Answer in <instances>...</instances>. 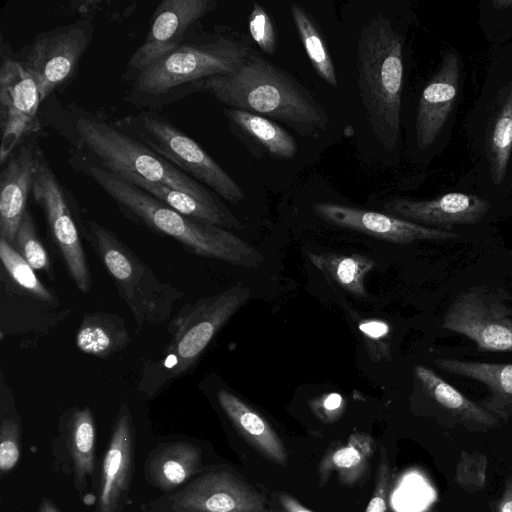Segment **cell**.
<instances>
[{
    "mask_svg": "<svg viewBox=\"0 0 512 512\" xmlns=\"http://www.w3.org/2000/svg\"><path fill=\"white\" fill-rule=\"evenodd\" d=\"M46 119L68 143L73 169L95 167L116 175H136L208 204H223L210 189L96 113L75 103H55L47 109Z\"/></svg>",
    "mask_w": 512,
    "mask_h": 512,
    "instance_id": "1",
    "label": "cell"
},
{
    "mask_svg": "<svg viewBox=\"0 0 512 512\" xmlns=\"http://www.w3.org/2000/svg\"><path fill=\"white\" fill-rule=\"evenodd\" d=\"M75 170L91 178L125 218L174 239L190 253L246 268L263 261L258 250L230 230L184 216L118 175L95 167Z\"/></svg>",
    "mask_w": 512,
    "mask_h": 512,
    "instance_id": "2",
    "label": "cell"
},
{
    "mask_svg": "<svg viewBox=\"0 0 512 512\" xmlns=\"http://www.w3.org/2000/svg\"><path fill=\"white\" fill-rule=\"evenodd\" d=\"M229 108L284 120L300 132L325 129L328 116L314 97L281 69L254 53L233 73L198 85Z\"/></svg>",
    "mask_w": 512,
    "mask_h": 512,
    "instance_id": "3",
    "label": "cell"
},
{
    "mask_svg": "<svg viewBox=\"0 0 512 512\" xmlns=\"http://www.w3.org/2000/svg\"><path fill=\"white\" fill-rule=\"evenodd\" d=\"M249 53L246 46L225 36L208 41L186 38L138 73L124 99L146 110L173 104L196 93L203 81L235 72Z\"/></svg>",
    "mask_w": 512,
    "mask_h": 512,
    "instance_id": "4",
    "label": "cell"
},
{
    "mask_svg": "<svg viewBox=\"0 0 512 512\" xmlns=\"http://www.w3.org/2000/svg\"><path fill=\"white\" fill-rule=\"evenodd\" d=\"M251 290L241 284L186 303L170 321L169 343L158 361L146 364L139 390L154 397L188 373L226 322L248 301Z\"/></svg>",
    "mask_w": 512,
    "mask_h": 512,
    "instance_id": "5",
    "label": "cell"
},
{
    "mask_svg": "<svg viewBox=\"0 0 512 512\" xmlns=\"http://www.w3.org/2000/svg\"><path fill=\"white\" fill-rule=\"evenodd\" d=\"M357 61L361 97L372 130L392 150L400 132L403 41L389 20L377 17L362 30Z\"/></svg>",
    "mask_w": 512,
    "mask_h": 512,
    "instance_id": "6",
    "label": "cell"
},
{
    "mask_svg": "<svg viewBox=\"0 0 512 512\" xmlns=\"http://www.w3.org/2000/svg\"><path fill=\"white\" fill-rule=\"evenodd\" d=\"M82 236L90 243L110 274L118 294L139 326L165 323L184 293L158 278L118 236L100 223H82Z\"/></svg>",
    "mask_w": 512,
    "mask_h": 512,
    "instance_id": "7",
    "label": "cell"
},
{
    "mask_svg": "<svg viewBox=\"0 0 512 512\" xmlns=\"http://www.w3.org/2000/svg\"><path fill=\"white\" fill-rule=\"evenodd\" d=\"M113 124L228 202L244 199L240 186L200 144L156 110H142Z\"/></svg>",
    "mask_w": 512,
    "mask_h": 512,
    "instance_id": "8",
    "label": "cell"
},
{
    "mask_svg": "<svg viewBox=\"0 0 512 512\" xmlns=\"http://www.w3.org/2000/svg\"><path fill=\"white\" fill-rule=\"evenodd\" d=\"M31 194L44 212L49 233L70 277L82 293H88L92 277L81 240L82 222L76 218L72 195L40 151Z\"/></svg>",
    "mask_w": 512,
    "mask_h": 512,
    "instance_id": "9",
    "label": "cell"
},
{
    "mask_svg": "<svg viewBox=\"0 0 512 512\" xmlns=\"http://www.w3.org/2000/svg\"><path fill=\"white\" fill-rule=\"evenodd\" d=\"M93 35L92 20L84 18L34 38L23 64L34 76L42 101L72 81Z\"/></svg>",
    "mask_w": 512,
    "mask_h": 512,
    "instance_id": "10",
    "label": "cell"
},
{
    "mask_svg": "<svg viewBox=\"0 0 512 512\" xmlns=\"http://www.w3.org/2000/svg\"><path fill=\"white\" fill-rule=\"evenodd\" d=\"M512 309L495 292L469 288L455 298L442 326L472 340L482 351H512Z\"/></svg>",
    "mask_w": 512,
    "mask_h": 512,
    "instance_id": "11",
    "label": "cell"
},
{
    "mask_svg": "<svg viewBox=\"0 0 512 512\" xmlns=\"http://www.w3.org/2000/svg\"><path fill=\"white\" fill-rule=\"evenodd\" d=\"M217 6L214 0H164L154 11L143 43L128 60L123 81L130 83L143 69L179 46L190 28Z\"/></svg>",
    "mask_w": 512,
    "mask_h": 512,
    "instance_id": "12",
    "label": "cell"
},
{
    "mask_svg": "<svg viewBox=\"0 0 512 512\" xmlns=\"http://www.w3.org/2000/svg\"><path fill=\"white\" fill-rule=\"evenodd\" d=\"M42 98L37 82L23 62L3 59L0 70V114L3 165L23 137L40 128Z\"/></svg>",
    "mask_w": 512,
    "mask_h": 512,
    "instance_id": "13",
    "label": "cell"
},
{
    "mask_svg": "<svg viewBox=\"0 0 512 512\" xmlns=\"http://www.w3.org/2000/svg\"><path fill=\"white\" fill-rule=\"evenodd\" d=\"M174 512H272L265 497L227 470L204 473L171 498Z\"/></svg>",
    "mask_w": 512,
    "mask_h": 512,
    "instance_id": "14",
    "label": "cell"
},
{
    "mask_svg": "<svg viewBox=\"0 0 512 512\" xmlns=\"http://www.w3.org/2000/svg\"><path fill=\"white\" fill-rule=\"evenodd\" d=\"M315 213L326 222L359 231L391 243L407 244L418 240H450L460 234L419 225L389 214L362 210L334 203H316Z\"/></svg>",
    "mask_w": 512,
    "mask_h": 512,
    "instance_id": "15",
    "label": "cell"
},
{
    "mask_svg": "<svg viewBox=\"0 0 512 512\" xmlns=\"http://www.w3.org/2000/svg\"><path fill=\"white\" fill-rule=\"evenodd\" d=\"M490 208L486 199L462 192H450L429 200L396 198L384 204L389 215L443 230L455 225L475 224Z\"/></svg>",
    "mask_w": 512,
    "mask_h": 512,
    "instance_id": "16",
    "label": "cell"
},
{
    "mask_svg": "<svg viewBox=\"0 0 512 512\" xmlns=\"http://www.w3.org/2000/svg\"><path fill=\"white\" fill-rule=\"evenodd\" d=\"M461 61L455 51L447 52L419 99L415 134L419 149L430 147L452 113L460 88Z\"/></svg>",
    "mask_w": 512,
    "mask_h": 512,
    "instance_id": "17",
    "label": "cell"
},
{
    "mask_svg": "<svg viewBox=\"0 0 512 512\" xmlns=\"http://www.w3.org/2000/svg\"><path fill=\"white\" fill-rule=\"evenodd\" d=\"M133 467V425L127 405L116 419L105 453L98 502V512H118L128 494Z\"/></svg>",
    "mask_w": 512,
    "mask_h": 512,
    "instance_id": "18",
    "label": "cell"
},
{
    "mask_svg": "<svg viewBox=\"0 0 512 512\" xmlns=\"http://www.w3.org/2000/svg\"><path fill=\"white\" fill-rule=\"evenodd\" d=\"M39 150L22 143L0 174V237L14 246L17 231L32 193Z\"/></svg>",
    "mask_w": 512,
    "mask_h": 512,
    "instance_id": "19",
    "label": "cell"
},
{
    "mask_svg": "<svg viewBox=\"0 0 512 512\" xmlns=\"http://www.w3.org/2000/svg\"><path fill=\"white\" fill-rule=\"evenodd\" d=\"M487 108L483 151L491 182L505 184L512 158V78L500 88Z\"/></svg>",
    "mask_w": 512,
    "mask_h": 512,
    "instance_id": "20",
    "label": "cell"
},
{
    "mask_svg": "<svg viewBox=\"0 0 512 512\" xmlns=\"http://www.w3.org/2000/svg\"><path fill=\"white\" fill-rule=\"evenodd\" d=\"M217 400L235 429L254 449L270 461L286 465V447L263 416L227 390H219Z\"/></svg>",
    "mask_w": 512,
    "mask_h": 512,
    "instance_id": "21",
    "label": "cell"
},
{
    "mask_svg": "<svg viewBox=\"0 0 512 512\" xmlns=\"http://www.w3.org/2000/svg\"><path fill=\"white\" fill-rule=\"evenodd\" d=\"M434 364L445 372L467 377L485 384L491 397L483 402L487 411L504 420L512 416V364L462 361L441 358Z\"/></svg>",
    "mask_w": 512,
    "mask_h": 512,
    "instance_id": "22",
    "label": "cell"
},
{
    "mask_svg": "<svg viewBox=\"0 0 512 512\" xmlns=\"http://www.w3.org/2000/svg\"><path fill=\"white\" fill-rule=\"evenodd\" d=\"M202 452L196 444L177 441L159 445L146 462V477L156 488L171 491L200 468Z\"/></svg>",
    "mask_w": 512,
    "mask_h": 512,
    "instance_id": "23",
    "label": "cell"
},
{
    "mask_svg": "<svg viewBox=\"0 0 512 512\" xmlns=\"http://www.w3.org/2000/svg\"><path fill=\"white\" fill-rule=\"evenodd\" d=\"M116 175V174H115ZM176 212L225 229H241V223L224 205H212L180 190L144 180L136 175H118Z\"/></svg>",
    "mask_w": 512,
    "mask_h": 512,
    "instance_id": "24",
    "label": "cell"
},
{
    "mask_svg": "<svg viewBox=\"0 0 512 512\" xmlns=\"http://www.w3.org/2000/svg\"><path fill=\"white\" fill-rule=\"evenodd\" d=\"M130 341L124 319L107 312L85 314L75 337L81 352L101 359L124 350Z\"/></svg>",
    "mask_w": 512,
    "mask_h": 512,
    "instance_id": "25",
    "label": "cell"
},
{
    "mask_svg": "<svg viewBox=\"0 0 512 512\" xmlns=\"http://www.w3.org/2000/svg\"><path fill=\"white\" fill-rule=\"evenodd\" d=\"M414 373L424 392L461 423L483 428H493L498 424L490 412L465 397L433 370L417 365Z\"/></svg>",
    "mask_w": 512,
    "mask_h": 512,
    "instance_id": "26",
    "label": "cell"
},
{
    "mask_svg": "<svg viewBox=\"0 0 512 512\" xmlns=\"http://www.w3.org/2000/svg\"><path fill=\"white\" fill-rule=\"evenodd\" d=\"M374 451L375 441L371 435L352 433L345 445L330 451L320 461V486L326 484L332 472L345 485L356 483L366 473Z\"/></svg>",
    "mask_w": 512,
    "mask_h": 512,
    "instance_id": "27",
    "label": "cell"
},
{
    "mask_svg": "<svg viewBox=\"0 0 512 512\" xmlns=\"http://www.w3.org/2000/svg\"><path fill=\"white\" fill-rule=\"evenodd\" d=\"M311 263L330 281L347 292L366 296L364 280L374 268L375 262L361 254L343 255L338 253H308Z\"/></svg>",
    "mask_w": 512,
    "mask_h": 512,
    "instance_id": "28",
    "label": "cell"
},
{
    "mask_svg": "<svg viewBox=\"0 0 512 512\" xmlns=\"http://www.w3.org/2000/svg\"><path fill=\"white\" fill-rule=\"evenodd\" d=\"M67 449L74 477L81 486L95 470L96 427L91 409H75L67 422Z\"/></svg>",
    "mask_w": 512,
    "mask_h": 512,
    "instance_id": "29",
    "label": "cell"
},
{
    "mask_svg": "<svg viewBox=\"0 0 512 512\" xmlns=\"http://www.w3.org/2000/svg\"><path fill=\"white\" fill-rule=\"evenodd\" d=\"M223 113L233 125L251 135L274 156L292 158L296 154L297 145L294 138L275 122L258 114L234 108H225Z\"/></svg>",
    "mask_w": 512,
    "mask_h": 512,
    "instance_id": "30",
    "label": "cell"
},
{
    "mask_svg": "<svg viewBox=\"0 0 512 512\" xmlns=\"http://www.w3.org/2000/svg\"><path fill=\"white\" fill-rule=\"evenodd\" d=\"M290 11L300 40L314 70L325 82L336 87L338 82L334 64L314 21L298 4H292Z\"/></svg>",
    "mask_w": 512,
    "mask_h": 512,
    "instance_id": "31",
    "label": "cell"
},
{
    "mask_svg": "<svg viewBox=\"0 0 512 512\" xmlns=\"http://www.w3.org/2000/svg\"><path fill=\"white\" fill-rule=\"evenodd\" d=\"M0 259L9 277L26 294L46 302L54 299L50 290L37 277L32 266L3 237H0Z\"/></svg>",
    "mask_w": 512,
    "mask_h": 512,
    "instance_id": "32",
    "label": "cell"
},
{
    "mask_svg": "<svg viewBox=\"0 0 512 512\" xmlns=\"http://www.w3.org/2000/svg\"><path fill=\"white\" fill-rule=\"evenodd\" d=\"M14 247L36 271L51 272L49 255L42 244L29 210L26 211L16 234Z\"/></svg>",
    "mask_w": 512,
    "mask_h": 512,
    "instance_id": "33",
    "label": "cell"
},
{
    "mask_svg": "<svg viewBox=\"0 0 512 512\" xmlns=\"http://www.w3.org/2000/svg\"><path fill=\"white\" fill-rule=\"evenodd\" d=\"M358 329L371 361L391 360V331L388 323L379 319H363L358 323Z\"/></svg>",
    "mask_w": 512,
    "mask_h": 512,
    "instance_id": "34",
    "label": "cell"
},
{
    "mask_svg": "<svg viewBox=\"0 0 512 512\" xmlns=\"http://www.w3.org/2000/svg\"><path fill=\"white\" fill-rule=\"evenodd\" d=\"M488 461L487 457L479 452H460L454 480L456 484L467 492H476L486 486Z\"/></svg>",
    "mask_w": 512,
    "mask_h": 512,
    "instance_id": "35",
    "label": "cell"
},
{
    "mask_svg": "<svg viewBox=\"0 0 512 512\" xmlns=\"http://www.w3.org/2000/svg\"><path fill=\"white\" fill-rule=\"evenodd\" d=\"M20 458V427L12 418H5L0 425V471L10 472Z\"/></svg>",
    "mask_w": 512,
    "mask_h": 512,
    "instance_id": "36",
    "label": "cell"
},
{
    "mask_svg": "<svg viewBox=\"0 0 512 512\" xmlns=\"http://www.w3.org/2000/svg\"><path fill=\"white\" fill-rule=\"evenodd\" d=\"M249 32L257 45L267 54L276 50V31L269 14L259 4H254L249 17Z\"/></svg>",
    "mask_w": 512,
    "mask_h": 512,
    "instance_id": "37",
    "label": "cell"
},
{
    "mask_svg": "<svg viewBox=\"0 0 512 512\" xmlns=\"http://www.w3.org/2000/svg\"><path fill=\"white\" fill-rule=\"evenodd\" d=\"M391 470L386 449L381 448L376 469L374 491L364 512H389Z\"/></svg>",
    "mask_w": 512,
    "mask_h": 512,
    "instance_id": "38",
    "label": "cell"
},
{
    "mask_svg": "<svg viewBox=\"0 0 512 512\" xmlns=\"http://www.w3.org/2000/svg\"><path fill=\"white\" fill-rule=\"evenodd\" d=\"M317 417L325 422H333L340 418L345 407L343 397L338 393H328L311 403Z\"/></svg>",
    "mask_w": 512,
    "mask_h": 512,
    "instance_id": "39",
    "label": "cell"
},
{
    "mask_svg": "<svg viewBox=\"0 0 512 512\" xmlns=\"http://www.w3.org/2000/svg\"><path fill=\"white\" fill-rule=\"evenodd\" d=\"M277 500L282 512H313L289 493L278 492Z\"/></svg>",
    "mask_w": 512,
    "mask_h": 512,
    "instance_id": "40",
    "label": "cell"
},
{
    "mask_svg": "<svg viewBox=\"0 0 512 512\" xmlns=\"http://www.w3.org/2000/svg\"><path fill=\"white\" fill-rule=\"evenodd\" d=\"M496 512H512V475L505 480L501 497L497 502Z\"/></svg>",
    "mask_w": 512,
    "mask_h": 512,
    "instance_id": "41",
    "label": "cell"
},
{
    "mask_svg": "<svg viewBox=\"0 0 512 512\" xmlns=\"http://www.w3.org/2000/svg\"><path fill=\"white\" fill-rule=\"evenodd\" d=\"M37 512H60L54 503L48 499H42Z\"/></svg>",
    "mask_w": 512,
    "mask_h": 512,
    "instance_id": "42",
    "label": "cell"
},
{
    "mask_svg": "<svg viewBox=\"0 0 512 512\" xmlns=\"http://www.w3.org/2000/svg\"><path fill=\"white\" fill-rule=\"evenodd\" d=\"M491 5L497 10L508 9L512 7V0H493Z\"/></svg>",
    "mask_w": 512,
    "mask_h": 512,
    "instance_id": "43",
    "label": "cell"
},
{
    "mask_svg": "<svg viewBox=\"0 0 512 512\" xmlns=\"http://www.w3.org/2000/svg\"><path fill=\"white\" fill-rule=\"evenodd\" d=\"M509 188L512 189V181L509 183Z\"/></svg>",
    "mask_w": 512,
    "mask_h": 512,
    "instance_id": "44",
    "label": "cell"
}]
</instances>
